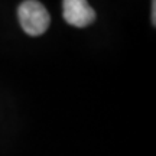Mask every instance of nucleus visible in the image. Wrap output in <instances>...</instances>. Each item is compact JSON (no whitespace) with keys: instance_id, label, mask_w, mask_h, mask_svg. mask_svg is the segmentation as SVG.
Returning <instances> with one entry per match:
<instances>
[{"instance_id":"1","label":"nucleus","mask_w":156,"mask_h":156,"mask_svg":"<svg viewBox=\"0 0 156 156\" xmlns=\"http://www.w3.org/2000/svg\"><path fill=\"white\" fill-rule=\"evenodd\" d=\"M19 23L30 36H39L49 28L51 16L45 6L38 0H26L19 6Z\"/></svg>"},{"instance_id":"2","label":"nucleus","mask_w":156,"mask_h":156,"mask_svg":"<svg viewBox=\"0 0 156 156\" xmlns=\"http://www.w3.org/2000/svg\"><path fill=\"white\" fill-rule=\"evenodd\" d=\"M62 7L65 22L73 26L85 28L95 20V12L87 0H64Z\"/></svg>"},{"instance_id":"3","label":"nucleus","mask_w":156,"mask_h":156,"mask_svg":"<svg viewBox=\"0 0 156 156\" xmlns=\"http://www.w3.org/2000/svg\"><path fill=\"white\" fill-rule=\"evenodd\" d=\"M152 25L156 26V0H152Z\"/></svg>"}]
</instances>
